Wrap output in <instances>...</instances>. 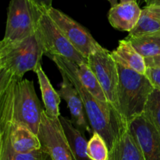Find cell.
Masks as SVG:
<instances>
[{"label":"cell","instance_id":"30bf717a","mask_svg":"<svg viewBox=\"0 0 160 160\" xmlns=\"http://www.w3.org/2000/svg\"><path fill=\"white\" fill-rule=\"evenodd\" d=\"M146 160H160V134L144 114L128 126Z\"/></svg>","mask_w":160,"mask_h":160},{"label":"cell","instance_id":"cb8c5ba5","mask_svg":"<svg viewBox=\"0 0 160 160\" xmlns=\"http://www.w3.org/2000/svg\"><path fill=\"white\" fill-rule=\"evenodd\" d=\"M34 6L38 9L42 10H47L49 8L52 7V1L53 0H29Z\"/></svg>","mask_w":160,"mask_h":160},{"label":"cell","instance_id":"3957f363","mask_svg":"<svg viewBox=\"0 0 160 160\" xmlns=\"http://www.w3.org/2000/svg\"><path fill=\"white\" fill-rule=\"evenodd\" d=\"M119 85L118 112L125 128L143 114L145 105L154 87L145 74L137 73L117 62Z\"/></svg>","mask_w":160,"mask_h":160},{"label":"cell","instance_id":"7a4b0ae2","mask_svg":"<svg viewBox=\"0 0 160 160\" xmlns=\"http://www.w3.org/2000/svg\"><path fill=\"white\" fill-rule=\"evenodd\" d=\"M43 56L37 33L18 42L0 43V88L22 80L27 72H35Z\"/></svg>","mask_w":160,"mask_h":160},{"label":"cell","instance_id":"ac0fdd59","mask_svg":"<svg viewBox=\"0 0 160 160\" xmlns=\"http://www.w3.org/2000/svg\"><path fill=\"white\" fill-rule=\"evenodd\" d=\"M147 35H160V18L149 6H145L142 9L138 23L127 38Z\"/></svg>","mask_w":160,"mask_h":160},{"label":"cell","instance_id":"277c9868","mask_svg":"<svg viewBox=\"0 0 160 160\" xmlns=\"http://www.w3.org/2000/svg\"><path fill=\"white\" fill-rule=\"evenodd\" d=\"M11 111L14 121L27 125L38 134L42 120V109L32 81L22 79L11 84Z\"/></svg>","mask_w":160,"mask_h":160},{"label":"cell","instance_id":"7c38bea8","mask_svg":"<svg viewBox=\"0 0 160 160\" xmlns=\"http://www.w3.org/2000/svg\"><path fill=\"white\" fill-rule=\"evenodd\" d=\"M142 10L138 2H119L109 9L108 20L113 28L130 33L138 23Z\"/></svg>","mask_w":160,"mask_h":160},{"label":"cell","instance_id":"f1b7e54d","mask_svg":"<svg viewBox=\"0 0 160 160\" xmlns=\"http://www.w3.org/2000/svg\"><path fill=\"white\" fill-rule=\"evenodd\" d=\"M138 0H120V2H138Z\"/></svg>","mask_w":160,"mask_h":160},{"label":"cell","instance_id":"4316f807","mask_svg":"<svg viewBox=\"0 0 160 160\" xmlns=\"http://www.w3.org/2000/svg\"><path fill=\"white\" fill-rule=\"evenodd\" d=\"M42 160H52V159L49 155L47 154L45 152H43V158H42Z\"/></svg>","mask_w":160,"mask_h":160},{"label":"cell","instance_id":"6da1fadb","mask_svg":"<svg viewBox=\"0 0 160 160\" xmlns=\"http://www.w3.org/2000/svg\"><path fill=\"white\" fill-rule=\"evenodd\" d=\"M59 71H62L70 80L84 103L86 114L93 132H97L106 141L110 150L114 142L125 128L109 103L97 99L81 84L76 72V64L61 57L51 58Z\"/></svg>","mask_w":160,"mask_h":160},{"label":"cell","instance_id":"83f0119b","mask_svg":"<svg viewBox=\"0 0 160 160\" xmlns=\"http://www.w3.org/2000/svg\"><path fill=\"white\" fill-rule=\"evenodd\" d=\"M106 1H108L109 3H110L111 7L118 4V0H106Z\"/></svg>","mask_w":160,"mask_h":160},{"label":"cell","instance_id":"ba28073f","mask_svg":"<svg viewBox=\"0 0 160 160\" xmlns=\"http://www.w3.org/2000/svg\"><path fill=\"white\" fill-rule=\"evenodd\" d=\"M45 11L77 51L86 59L101 46L88 30L63 12L53 7Z\"/></svg>","mask_w":160,"mask_h":160},{"label":"cell","instance_id":"484cf974","mask_svg":"<svg viewBox=\"0 0 160 160\" xmlns=\"http://www.w3.org/2000/svg\"><path fill=\"white\" fill-rule=\"evenodd\" d=\"M144 2L145 3V6H150V5H159L160 4V0H138V3H140Z\"/></svg>","mask_w":160,"mask_h":160},{"label":"cell","instance_id":"d4e9b609","mask_svg":"<svg viewBox=\"0 0 160 160\" xmlns=\"http://www.w3.org/2000/svg\"><path fill=\"white\" fill-rule=\"evenodd\" d=\"M145 59L148 68H160V55Z\"/></svg>","mask_w":160,"mask_h":160},{"label":"cell","instance_id":"52a82bcc","mask_svg":"<svg viewBox=\"0 0 160 160\" xmlns=\"http://www.w3.org/2000/svg\"><path fill=\"white\" fill-rule=\"evenodd\" d=\"M88 64L99 81L108 103L120 119L117 99L119 73L117 62L110 52L101 45L96 51L88 56Z\"/></svg>","mask_w":160,"mask_h":160},{"label":"cell","instance_id":"8992f818","mask_svg":"<svg viewBox=\"0 0 160 160\" xmlns=\"http://www.w3.org/2000/svg\"><path fill=\"white\" fill-rule=\"evenodd\" d=\"M36 33L42 43L44 55L50 59L57 56L71 61L76 65L88 62V59L77 51L51 17L42 9L38 20Z\"/></svg>","mask_w":160,"mask_h":160},{"label":"cell","instance_id":"9c48e42d","mask_svg":"<svg viewBox=\"0 0 160 160\" xmlns=\"http://www.w3.org/2000/svg\"><path fill=\"white\" fill-rule=\"evenodd\" d=\"M38 137L41 142L42 150L49 155L52 160H73L59 118H51L45 109Z\"/></svg>","mask_w":160,"mask_h":160},{"label":"cell","instance_id":"e0dca14e","mask_svg":"<svg viewBox=\"0 0 160 160\" xmlns=\"http://www.w3.org/2000/svg\"><path fill=\"white\" fill-rule=\"evenodd\" d=\"M42 150L22 154L16 152L11 146L9 137V123L0 117V160H42Z\"/></svg>","mask_w":160,"mask_h":160},{"label":"cell","instance_id":"9a60e30c","mask_svg":"<svg viewBox=\"0 0 160 160\" xmlns=\"http://www.w3.org/2000/svg\"><path fill=\"white\" fill-rule=\"evenodd\" d=\"M59 121L70 146L73 160H92L88 155V142L84 133L67 117L60 116Z\"/></svg>","mask_w":160,"mask_h":160},{"label":"cell","instance_id":"4fadbf2b","mask_svg":"<svg viewBox=\"0 0 160 160\" xmlns=\"http://www.w3.org/2000/svg\"><path fill=\"white\" fill-rule=\"evenodd\" d=\"M110 160H146L128 128H123L109 150Z\"/></svg>","mask_w":160,"mask_h":160},{"label":"cell","instance_id":"603a6c76","mask_svg":"<svg viewBox=\"0 0 160 160\" xmlns=\"http://www.w3.org/2000/svg\"><path fill=\"white\" fill-rule=\"evenodd\" d=\"M146 75L154 88L160 90V68H147Z\"/></svg>","mask_w":160,"mask_h":160},{"label":"cell","instance_id":"44dd1931","mask_svg":"<svg viewBox=\"0 0 160 160\" xmlns=\"http://www.w3.org/2000/svg\"><path fill=\"white\" fill-rule=\"evenodd\" d=\"M88 155L92 160H109V150L106 141L98 133L93 132L88 142Z\"/></svg>","mask_w":160,"mask_h":160},{"label":"cell","instance_id":"5b68a950","mask_svg":"<svg viewBox=\"0 0 160 160\" xmlns=\"http://www.w3.org/2000/svg\"><path fill=\"white\" fill-rule=\"evenodd\" d=\"M41 12L29 0H10L4 38L0 43L18 42L35 34Z\"/></svg>","mask_w":160,"mask_h":160},{"label":"cell","instance_id":"7402d4cb","mask_svg":"<svg viewBox=\"0 0 160 160\" xmlns=\"http://www.w3.org/2000/svg\"><path fill=\"white\" fill-rule=\"evenodd\" d=\"M144 115L160 134V90L154 88L145 105Z\"/></svg>","mask_w":160,"mask_h":160},{"label":"cell","instance_id":"f546056e","mask_svg":"<svg viewBox=\"0 0 160 160\" xmlns=\"http://www.w3.org/2000/svg\"><path fill=\"white\" fill-rule=\"evenodd\" d=\"M109 160H110V159H109Z\"/></svg>","mask_w":160,"mask_h":160},{"label":"cell","instance_id":"ffe728a7","mask_svg":"<svg viewBox=\"0 0 160 160\" xmlns=\"http://www.w3.org/2000/svg\"><path fill=\"white\" fill-rule=\"evenodd\" d=\"M128 39L144 58L160 55V35H147Z\"/></svg>","mask_w":160,"mask_h":160},{"label":"cell","instance_id":"8fae6325","mask_svg":"<svg viewBox=\"0 0 160 160\" xmlns=\"http://www.w3.org/2000/svg\"><path fill=\"white\" fill-rule=\"evenodd\" d=\"M59 72L62 76V81L58 93L60 95L61 98L67 102V107L71 115L70 120L74 126L83 133L88 131L89 134H93L79 92L67 75L62 71Z\"/></svg>","mask_w":160,"mask_h":160},{"label":"cell","instance_id":"5bb4252c","mask_svg":"<svg viewBox=\"0 0 160 160\" xmlns=\"http://www.w3.org/2000/svg\"><path fill=\"white\" fill-rule=\"evenodd\" d=\"M111 54L116 62L141 74H146L148 67L145 59L128 39L120 40L117 48Z\"/></svg>","mask_w":160,"mask_h":160},{"label":"cell","instance_id":"2e32d148","mask_svg":"<svg viewBox=\"0 0 160 160\" xmlns=\"http://www.w3.org/2000/svg\"><path fill=\"white\" fill-rule=\"evenodd\" d=\"M35 73L37 74L39 86H40L45 112L51 118H59L60 117L59 104L61 102L60 95L52 87L49 79L45 74L43 69L42 68V66H40L36 70Z\"/></svg>","mask_w":160,"mask_h":160},{"label":"cell","instance_id":"d6986e66","mask_svg":"<svg viewBox=\"0 0 160 160\" xmlns=\"http://www.w3.org/2000/svg\"><path fill=\"white\" fill-rule=\"evenodd\" d=\"M76 72L81 84L93 96L99 101L108 103L102 88L94 72L88 64V62L76 65Z\"/></svg>","mask_w":160,"mask_h":160}]
</instances>
